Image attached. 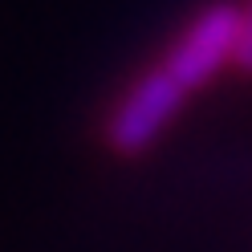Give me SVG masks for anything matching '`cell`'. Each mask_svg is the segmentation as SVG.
I'll list each match as a JSON object with an SVG mask.
<instances>
[{
    "label": "cell",
    "mask_w": 252,
    "mask_h": 252,
    "mask_svg": "<svg viewBox=\"0 0 252 252\" xmlns=\"http://www.w3.org/2000/svg\"><path fill=\"white\" fill-rule=\"evenodd\" d=\"M195 94L187 90L163 61H151L147 69H138L122 94L106 106L102 114V147L114 159H143L147 151L159 147V138L179 122Z\"/></svg>",
    "instance_id": "obj_1"
},
{
    "label": "cell",
    "mask_w": 252,
    "mask_h": 252,
    "mask_svg": "<svg viewBox=\"0 0 252 252\" xmlns=\"http://www.w3.org/2000/svg\"><path fill=\"white\" fill-rule=\"evenodd\" d=\"M240 37H244V12H240V4L216 0V4H203L195 17L171 37V45L163 49L159 61L191 94H199V90H208L220 73H236Z\"/></svg>",
    "instance_id": "obj_2"
},
{
    "label": "cell",
    "mask_w": 252,
    "mask_h": 252,
    "mask_svg": "<svg viewBox=\"0 0 252 252\" xmlns=\"http://www.w3.org/2000/svg\"><path fill=\"white\" fill-rule=\"evenodd\" d=\"M240 12H244V37H240V57H236V73L252 82V0H244V4H240Z\"/></svg>",
    "instance_id": "obj_3"
}]
</instances>
